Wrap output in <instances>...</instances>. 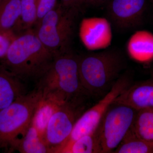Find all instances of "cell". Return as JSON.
<instances>
[{
    "label": "cell",
    "instance_id": "8fae6325",
    "mask_svg": "<svg viewBox=\"0 0 153 153\" xmlns=\"http://www.w3.org/2000/svg\"><path fill=\"white\" fill-rule=\"evenodd\" d=\"M113 103L125 105L137 111L153 108V79L130 85Z\"/></svg>",
    "mask_w": 153,
    "mask_h": 153
},
{
    "label": "cell",
    "instance_id": "30bf717a",
    "mask_svg": "<svg viewBox=\"0 0 153 153\" xmlns=\"http://www.w3.org/2000/svg\"><path fill=\"white\" fill-rule=\"evenodd\" d=\"M108 13L119 29L128 30L137 26L146 7V0H110Z\"/></svg>",
    "mask_w": 153,
    "mask_h": 153
},
{
    "label": "cell",
    "instance_id": "cb8c5ba5",
    "mask_svg": "<svg viewBox=\"0 0 153 153\" xmlns=\"http://www.w3.org/2000/svg\"><path fill=\"white\" fill-rule=\"evenodd\" d=\"M110 0H85V4H89L93 5H99L102 4Z\"/></svg>",
    "mask_w": 153,
    "mask_h": 153
},
{
    "label": "cell",
    "instance_id": "603a6c76",
    "mask_svg": "<svg viewBox=\"0 0 153 153\" xmlns=\"http://www.w3.org/2000/svg\"><path fill=\"white\" fill-rule=\"evenodd\" d=\"M61 4L67 8L79 10L85 4V0H60Z\"/></svg>",
    "mask_w": 153,
    "mask_h": 153
},
{
    "label": "cell",
    "instance_id": "7402d4cb",
    "mask_svg": "<svg viewBox=\"0 0 153 153\" xmlns=\"http://www.w3.org/2000/svg\"><path fill=\"white\" fill-rule=\"evenodd\" d=\"M16 37L13 33L0 34V57L3 58L5 56L12 41Z\"/></svg>",
    "mask_w": 153,
    "mask_h": 153
},
{
    "label": "cell",
    "instance_id": "e0dca14e",
    "mask_svg": "<svg viewBox=\"0 0 153 153\" xmlns=\"http://www.w3.org/2000/svg\"><path fill=\"white\" fill-rule=\"evenodd\" d=\"M113 153H153V141L138 136L131 128Z\"/></svg>",
    "mask_w": 153,
    "mask_h": 153
},
{
    "label": "cell",
    "instance_id": "d4e9b609",
    "mask_svg": "<svg viewBox=\"0 0 153 153\" xmlns=\"http://www.w3.org/2000/svg\"><path fill=\"white\" fill-rule=\"evenodd\" d=\"M0 1H1V0H0Z\"/></svg>",
    "mask_w": 153,
    "mask_h": 153
},
{
    "label": "cell",
    "instance_id": "9a60e30c",
    "mask_svg": "<svg viewBox=\"0 0 153 153\" xmlns=\"http://www.w3.org/2000/svg\"><path fill=\"white\" fill-rule=\"evenodd\" d=\"M15 151L22 153H52L32 121L25 136L16 145Z\"/></svg>",
    "mask_w": 153,
    "mask_h": 153
},
{
    "label": "cell",
    "instance_id": "6da1fadb",
    "mask_svg": "<svg viewBox=\"0 0 153 153\" xmlns=\"http://www.w3.org/2000/svg\"><path fill=\"white\" fill-rule=\"evenodd\" d=\"M43 98L57 104L82 108L90 97L82 87L78 71V56L70 49L55 55L51 67L37 83Z\"/></svg>",
    "mask_w": 153,
    "mask_h": 153
},
{
    "label": "cell",
    "instance_id": "d6986e66",
    "mask_svg": "<svg viewBox=\"0 0 153 153\" xmlns=\"http://www.w3.org/2000/svg\"><path fill=\"white\" fill-rule=\"evenodd\" d=\"M131 128L138 136L153 141V108L137 111Z\"/></svg>",
    "mask_w": 153,
    "mask_h": 153
},
{
    "label": "cell",
    "instance_id": "8992f818",
    "mask_svg": "<svg viewBox=\"0 0 153 153\" xmlns=\"http://www.w3.org/2000/svg\"><path fill=\"white\" fill-rule=\"evenodd\" d=\"M136 110L125 105L113 103L97 128L102 153H113L133 125Z\"/></svg>",
    "mask_w": 153,
    "mask_h": 153
},
{
    "label": "cell",
    "instance_id": "ba28073f",
    "mask_svg": "<svg viewBox=\"0 0 153 153\" xmlns=\"http://www.w3.org/2000/svg\"><path fill=\"white\" fill-rule=\"evenodd\" d=\"M80 110L68 104L59 105L47 123L43 139L52 153L58 151L68 140Z\"/></svg>",
    "mask_w": 153,
    "mask_h": 153
},
{
    "label": "cell",
    "instance_id": "4fadbf2b",
    "mask_svg": "<svg viewBox=\"0 0 153 153\" xmlns=\"http://www.w3.org/2000/svg\"><path fill=\"white\" fill-rule=\"evenodd\" d=\"M26 93L22 80L0 66V111Z\"/></svg>",
    "mask_w": 153,
    "mask_h": 153
},
{
    "label": "cell",
    "instance_id": "9c48e42d",
    "mask_svg": "<svg viewBox=\"0 0 153 153\" xmlns=\"http://www.w3.org/2000/svg\"><path fill=\"white\" fill-rule=\"evenodd\" d=\"M79 36L82 44L88 50L105 49L112 41L111 25L105 18H85L80 23Z\"/></svg>",
    "mask_w": 153,
    "mask_h": 153
},
{
    "label": "cell",
    "instance_id": "ffe728a7",
    "mask_svg": "<svg viewBox=\"0 0 153 153\" xmlns=\"http://www.w3.org/2000/svg\"><path fill=\"white\" fill-rule=\"evenodd\" d=\"M38 0H21L22 14L16 27L24 31L35 25Z\"/></svg>",
    "mask_w": 153,
    "mask_h": 153
},
{
    "label": "cell",
    "instance_id": "ac0fdd59",
    "mask_svg": "<svg viewBox=\"0 0 153 153\" xmlns=\"http://www.w3.org/2000/svg\"><path fill=\"white\" fill-rule=\"evenodd\" d=\"M60 105L51 100L43 97L39 101L34 114L32 123L36 127L43 138L50 117Z\"/></svg>",
    "mask_w": 153,
    "mask_h": 153
},
{
    "label": "cell",
    "instance_id": "5b68a950",
    "mask_svg": "<svg viewBox=\"0 0 153 153\" xmlns=\"http://www.w3.org/2000/svg\"><path fill=\"white\" fill-rule=\"evenodd\" d=\"M78 11L57 4L36 26L38 38L54 55L69 49Z\"/></svg>",
    "mask_w": 153,
    "mask_h": 153
},
{
    "label": "cell",
    "instance_id": "44dd1931",
    "mask_svg": "<svg viewBox=\"0 0 153 153\" xmlns=\"http://www.w3.org/2000/svg\"><path fill=\"white\" fill-rule=\"evenodd\" d=\"M57 0H38L37 19L35 25H38L43 17L57 5Z\"/></svg>",
    "mask_w": 153,
    "mask_h": 153
},
{
    "label": "cell",
    "instance_id": "3957f363",
    "mask_svg": "<svg viewBox=\"0 0 153 153\" xmlns=\"http://www.w3.org/2000/svg\"><path fill=\"white\" fill-rule=\"evenodd\" d=\"M126 66L123 55L114 50L78 56V71L82 87L90 97L107 93Z\"/></svg>",
    "mask_w": 153,
    "mask_h": 153
},
{
    "label": "cell",
    "instance_id": "7a4b0ae2",
    "mask_svg": "<svg viewBox=\"0 0 153 153\" xmlns=\"http://www.w3.org/2000/svg\"><path fill=\"white\" fill-rule=\"evenodd\" d=\"M55 56L31 28L14 38L1 66L22 81L37 83L51 67Z\"/></svg>",
    "mask_w": 153,
    "mask_h": 153
},
{
    "label": "cell",
    "instance_id": "5bb4252c",
    "mask_svg": "<svg viewBox=\"0 0 153 153\" xmlns=\"http://www.w3.org/2000/svg\"><path fill=\"white\" fill-rule=\"evenodd\" d=\"M22 14L21 0L0 1V34L12 33Z\"/></svg>",
    "mask_w": 153,
    "mask_h": 153
},
{
    "label": "cell",
    "instance_id": "277c9868",
    "mask_svg": "<svg viewBox=\"0 0 153 153\" xmlns=\"http://www.w3.org/2000/svg\"><path fill=\"white\" fill-rule=\"evenodd\" d=\"M42 92L36 87L0 111V149L13 152L33 120Z\"/></svg>",
    "mask_w": 153,
    "mask_h": 153
},
{
    "label": "cell",
    "instance_id": "7c38bea8",
    "mask_svg": "<svg viewBox=\"0 0 153 153\" xmlns=\"http://www.w3.org/2000/svg\"><path fill=\"white\" fill-rule=\"evenodd\" d=\"M129 56L137 62L147 63L153 60V34L147 30L137 31L126 45Z\"/></svg>",
    "mask_w": 153,
    "mask_h": 153
},
{
    "label": "cell",
    "instance_id": "52a82bcc",
    "mask_svg": "<svg viewBox=\"0 0 153 153\" xmlns=\"http://www.w3.org/2000/svg\"><path fill=\"white\" fill-rule=\"evenodd\" d=\"M130 81L128 74L120 76L111 89L97 103L78 118L65 144L95 131L108 108L123 91L131 85Z\"/></svg>",
    "mask_w": 153,
    "mask_h": 153
},
{
    "label": "cell",
    "instance_id": "2e32d148",
    "mask_svg": "<svg viewBox=\"0 0 153 153\" xmlns=\"http://www.w3.org/2000/svg\"><path fill=\"white\" fill-rule=\"evenodd\" d=\"M102 153L97 129L78 139L66 143L58 153Z\"/></svg>",
    "mask_w": 153,
    "mask_h": 153
}]
</instances>
